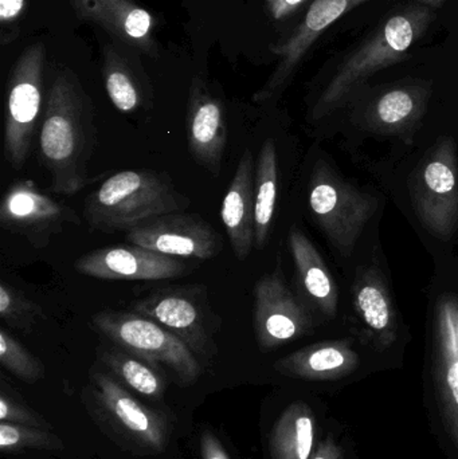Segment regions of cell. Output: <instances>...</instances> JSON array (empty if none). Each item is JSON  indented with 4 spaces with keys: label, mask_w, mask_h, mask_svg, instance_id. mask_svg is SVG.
<instances>
[{
    "label": "cell",
    "mask_w": 458,
    "mask_h": 459,
    "mask_svg": "<svg viewBox=\"0 0 458 459\" xmlns=\"http://www.w3.org/2000/svg\"><path fill=\"white\" fill-rule=\"evenodd\" d=\"M96 140L91 99L75 75L62 70L48 91L39 134V158L54 193L75 195L91 183Z\"/></svg>",
    "instance_id": "6da1fadb"
},
{
    "label": "cell",
    "mask_w": 458,
    "mask_h": 459,
    "mask_svg": "<svg viewBox=\"0 0 458 459\" xmlns=\"http://www.w3.org/2000/svg\"><path fill=\"white\" fill-rule=\"evenodd\" d=\"M190 199L180 194L169 175L150 169H126L108 178L89 194L83 220L96 231H131L160 215L180 212Z\"/></svg>",
    "instance_id": "7a4b0ae2"
},
{
    "label": "cell",
    "mask_w": 458,
    "mask_h": 459,
    "mask_svg": "<svg viewBox=\"0 0 458 459\" xmlns=\"http://www.w3.org/2000/svg\"><path fill=\"white\" fill-rule=\"evenodd\" d=\"M425 8H408L390 16L384 26L344 61L311 110L319 121L341 108L366 80L408 56L413 43L429 23Z\"/></svg>",
    "instance_id": "3957f363"
},
{
    "label": "cell",
    "mask_w": 458,
    "mask_h": 459,
    "mask_svg": "<svg viewBox=\"0 0 458 459\" xmlns=\"http://www.w3.org/2000/svg\"><path fill=\"white\" fill-rule=\"evenodd\" d=\"M129 309L169 329L190 348L201 364H210L217 356L215 334L222 320L210 305L206 286L159 288L134 299Z\"/></svg>",
    "instance_id": "277c9868"
},
{
    "label": "cell",
    "mask_w": 458,
    "mask_h": 459,
    "mask_svg": "<svg viewBox=\"0 0 458 459\" xmlns=\"http://www.w3.org/2000/svg\"><path fill=\"white\" fill-rule=\"evenodd\" d=\"M91 325L121 350L152 366L167 367L182 385H194L201 377V361L190 348L145 316L131 310H102L91 317Z\"/></svg>",
    "instance_id": "5b68a950"
},
{
    "label": "cell",
    "mask_w": 458,
    "mask_h": 459,
    "mask_svg": "<svg viewBox=\"0 0 458 459\" xmlns=\"http://www.w3.org/2000/svg\"><path fill=\"white\" fill-rule=\"evenodd\" d=\"M309 210L315 222L341 255H351L378 202L338 177L324 161L315 164L309 179Z\"/></svg>",
    "instance_id": "8992f818"
},
{
    "label": "cell",
    "mask_w": 458,
    "mask_h": 459,
    "mask_svg": "<svg viewBox=\"0 0 458 459\" xmlns=\"http://www.w3.org/2000/svg\"><path fill=\"white\" fill-rule=\"evenodd\" d=\"M414 212L427 231L449 240L458 229V166L454 140L443 139L410 180Z\"/></svg>",
    "instance_id": "52a82bcc"
},
{
    "label": "cell",
    "mask_w": 458,
    "mask_h": 459,
    "mask_svg": "<svg viewBox=\"0 0 458 459\" xmlns=\"http://www.w3.org/2000/svg\"><path fill=\"white\" fill-rule=\"evenodd\" d=\"M45 58L42 43L30 46L19 56L8 81L4 155L13 169H23L37 132L42 109Z\"/></svg>",
    "instance_id": "ba28073f"
},
{
    "label": "cell",
    "mask_w": 458,
    "mask_h": 459,
    "mask_svg": "<svg viewBox=\"0 0 458 459\" xmlns=\"http://www.w3.org/2000/svg\"><path fill=\"white\" fill-rule=\"evenodd\" d=\"M253 326L258 347L266 352L314 329L311 309L303 297L288 286L280 261L255 282Z\"/></svg>",
    "instance_id": "9c48e42d"
},
{
    "label": "cell",
    "mask_w": 458,
    "mask_h": 459,
    "mask_svg": "<svg viewBox=\"0 0 458 459\" xmlns=\"http://www.w3.org/2000/svg\"><path fill=\"white\" fill-rule=\"evenodd\" d=\"M0 225L23 237L34 248H45L67 225H81L69 206L43 194L32 180H19L5 191L0 204Z\"/></svg>",
    "instance_id": "30bf717a"
},
{
    "label": "cell",
    "mask_w": 458,
    "mask_h": 459,
    "mask_svg": "<svg viewBox=\"0 0 458 459\" xmlns=\"http://www.w3.org/2000/svg\"><path fill=\"white\" fill-rule=\"evenodd\" d=\"M91 391L99 410L129 441L150 452L164 450L171 426L163 412L145 406L121 383L101 371L91 375Z\"/></svg>",
    "instance_id": "8fae6325"
},
{
    "label": "cell",
    "mask_w": 458,
    "mask_h": 459,
    "mask_svg": "<svg viewBox=\"0 0 458 459\" xmlns=\"http://www.w3.org/2000/svg\"><path fill=\"white\" fill-rule=\"evenodd\" d=\"M132 245L164 255L207 261L222 251V237L199 215H160L126 232Z\"/></svg>",
    "instance_id": "7c38bea8"
},
{
    "label": "cell",
    "mask_w": 458,
    "mask_h": 459,
    "mask_svg": "<svg viewBox=\"0 0 458 459\" xmlns=\"http://www.w3.org/2000/svg\"><path fill=\"white\" fill-rule=\"evenodd\" d=\"M366 2L368 0H315L293 34L284 43L272 48L280 56L279 65L265 85L253 96V101L261 107L276 102L315 40L344 13Z\"/></svg>",
    "instance_id": "4fadbf2b"
},
{
    "label": "cell",
    "mask_w": 458,
    "mask_h": 459,
    "mask_svg": "<svg viewBox=\"0 0 458 459\" xmlns=\"http://www.w3.org/2000/svg\"><path fill=\"white\" fill-rule=\"evenodd\" d=\"M74 269L86 277L112 281H164L187 274V264L142 246L97 248L75 261Z\"/></svg>",
    "instance_id": "5bb4252c"
},
{
    "label": "cell",
    "mask_w": 458,
    "mask_h": 459,
    "mask_svg": "<svg viewBox=\"0 0 458 459\" xmlns=\"http://www.w3.org/2000/svg\"><path fill=\"white\" fill-rule=\"evenodd\" d=\"M186 126L194 160L212 177H220L228 147L226 109L201 77L194 78L191 83Z\"/></svg>",
    "instance_id": "9a60e30c"
},
{
    "label": "cell",
    "mask_w": 458,
    "mask_h": 459,
    "mask_svg": "<svg viewBox=\"0 0 458 459\" xmlns=\"http://www.w3.org/2000/svg\"><path fill=\"white\" fill-rule=\"evenodd\" d=\"M70 4L82 21L99 24L116 39L147 56H159L155 19L134 0H70Z\"/></svg>",
    "instance_id": "2e32d148"
},
{
    "label": "cell",
    "mask_w": 458,
    "mask_h": 459,
    "mask_svg": "<svg viewBox=\"0 0 458 459\" xmlns=\"http://www.w3.org/2000/svg\"><path fill=\"white\" fill-rule=\"evenodd\" d=\"M433 353L438 390L458 442V297L444 293L433 316Z\"/></svg>",
    "instance_id": "e0dca14e"
},
{
    "label": "cell",
    "mask_w": 458,
    "mask_h": 459,
    "mask_svg": "<svg viewBox=\"0 0 458 459\" xmlns=\"http://www.w3.org/2000/svg\"><path fill=\"white\" fill-rule=\"evenodd\" d=\"M255 159L246 148L220 207V220L234 255L241 262L255 247Z\"/></svg>",
    "instance_id": "ac0fdd59"
},
{
    "label": "cell",
    "mask_w": 458,
    "mask_h": 459,
    "mask_svg": "<svg viewBox=\"0 0 458 459\" xmlns=\"http://www.w3.org/2000/svg\"><path fill=\"white\" fill-rule=\"evenodd\" d=\"M288 240L304 301L325 318L335 317L339 290L324 259L300 229H290Z\"/></svg>",
    "instance_id": "d6986e66"
},
{
    "label": "cell",
    "mask_w": 458,
    "mask_h": 459,
    "mask_svg": "<svg viewBox=\"0 0 458 459\" xmlns=\"http://www.w3.org/2000/svg\"><path fill=\"white\" fill-rule=\"evenodd\" d=\"M354 307L358 320L371 339L387 347L397 339V313L386 282L374 267L358 273L354 283Z\"/></svg>",
    "instance_id": "ffe728a7"
},
{
    "label": "cell",
    "mask_w": 458,
    "mask_h": 459,
    "mask_svg": "<svg viewBox=\"0 0 458 459\" xmlns=\"http://www.w3.org/2000/svg\"><path fill=\"white\" fill-rule=\"evenodd\" d=\"M102 75L105 91L118 112L134 113L152 101L150 85L113 46L105 48Z\"/></svg>",
    "instance_id": "44dd1931"
},
{
    "label": "cell",
    "mask_w": 458,
    "mask_h": 459,
    "mask_svg": "<svg viewBox=\"0 0 458 459\" xmlns=\"http://www.w3.org/2000/svg\"><path fill=\"white\" fill-rule=\"evenodd\" d=\"M279 193L276 143L266 139L260 150L255 175V247L264 250L271 237Z\"/></svg>",
    "instance_id": "7402d4cb"
},
{
    "label": "cell",
    "mask_w": 458,
    "mask_h": 459,
    "mask_svg": "<svg viewBox=\"0 0 458 459\" xmlns=\"http://www.w3.org/2000/svg\"><path fill=\"white\" fill-rule=\"evenodd\" d=\"M357 363L354 351L344 342H322L303 348L274 364L280 374L298 377H325L347 371Z\"/></svg>",
    "instance_id": "603a6c76"
},
{
    "label": "cell",
    "mask_w": 458,
    "mask_h": 459,
    "mask_svg": "<svg viewBox=\"0 0 458 459\" xmlns=\"http://www.w3.org/2000/svg\"><path fill=\"white\" fill-rule=\"evenodd\" d=\"M315 444V422L308 406L292 404L277 420L272 433L273 459H311Z\"/></svg>",
    "instance_id": "cb8c5ba5"
},
{
    "label": "cell",
    "mask_w": 458,
    "mask_h": 459,
    "mask_svg": "<svg viewBox=\"0 0 458 459\" xmlns=\"http://www.w3.org/2000/svg\"><path fill=\"white\" fill-rule=\"evenodd\" d=\"M99 360L120 380L121 385L139 395L160 401L166 391V380L158 367L124 350H104Z\"/></svg>",
    "instance_id": "d4e9b609"
},
{
    "label": "cell",
    "mask_w": 458,
    "mask_h": 459,
    "mask_svg": "<svg viewBox=\"0 0 458 459\" xmlns=\"http://www.w3.org/2000/svg\"><path fill=\"white\" fill-rule=\"evenodd\" d=\"M422 97L410 88H397L386 91L376 100L374 120L382 128L401 129L419 116Z\"/></svg>",
    "instance_id": "484cf974"
},
{
    "label": "cell",
    "mask_w": 458,
    "mask_h": 459,
    "mask_svg": "<svg viewBox=\"0 0 458 459\" xmlns=\"http://www.w3.org/2000/svg\"><path fill=\"white\" fill-rule=\"evenodd\" d=\"M0 317L10 328L30 333L43 318V309L23 291L10 283L0 282Z\"/></svg>",
    "instance_id": "4316f807"
},
{
    "label": "cell",
    "mask_w": 458,
    "mask_h": 459,
    "mask_svg": "<svg viewBox=\"0 0 458 459\" xmlns=\"http://www.w3.org/2000/svg\"><path fill=\"white\" fill-rule=\"evenodd\" d=\"M0 364L13 377L26 383H37L45 377L42 361L4 328L0 331Z\"/></svg>",
    "instance_id": "83f0119b"
},
{
    "label": "cell",
    "mask_w": 458,
    "mask_h": 459,
    "mask_svg": "<svg viewBox=\"0 0 458 459\" xmlns=\"http://www.w3.org/2000/svg\"><path fill=\"white\" fill-rule=\"evenodd\" d=\"M59 437L43 429L27 428L15 423H0V449L3 453H19L26 449L61 450Z\"/></svg>",
    "instance_id": "f1b7e54d"
},
{
    "label": "cell",
    "mask_w": 458,
    "mask_h": 459,
    "mask_svg": "<svg viewBox=\"0 0 458 459\" xmlns=\"http://www.w3.org/2000/svg\"><path fill=\"white\" fill-rule=\"evenodd\" d=\"M0 420L27 426V428L43 429V430L51 429L46 420H43L34 410L27 407L18 396L13 395L5 388H3L2 395H0Z\"/></svg>",
    "instance_id": "f546056e"
},
{
    "label": "cell",
    "mask_w": 458,
    "mask_h": 459,
    "mask_svg": "<svg viewBox=\"0 0 458 459\" xmlns=\"http://www.w3.org/2000/svg\"><path fill=\"white\" fill-rule=\"evenodd\" d=\"M26 0H0V40L8 45L19 35V22L22 21Z\"/></svg>",
    "instance_id": "4dcf8cb0"
},
{
    "label": "cell",
    "mask_w": 458,
    "mask_h": 459,
    "mask_svg": "<svg viewBox=\"0 0 458 459\" xmlns=\"http://www.w3.org/2000/svg\"><path fill=\"white\" fill-rule=\"evenodd\" d=\"M307 0H265L266 13L273 21H284L300 10Z\"/></svg>",
    "instance_id": "1f68e13d"
},
{
    "label": "cell",
    "mask_w": 458,
    "mask_h": 459,
    "mask_svg": "<svg viewBox=\"0 0 458 459\" xmlns=\"http://www.w3.org/2000/svg\"><path fill=\"white\" fill-rule=\"evenodd\" d=\"M201 453L203 459H230L225 447L212 431H203L202 434Z\"/></svg>",
    "instance_id": "d6a6232c"
},
{
    "label": "cell",
    "mask_w": 458,
    "mask_h": 459,
    "mask_svg": "<svg viewBox=\"0 0 458 459\" xmlns=\"http://www.w3.org/2000/svg\"><path fill=\"white\" fill-rule=\"evenodd\" d=\"M333 447L330 444H324L320 446L319 452L311 459H333Z\"/></svg>",
    "instance_id": "836d02e7"
},
{
    "label": "cell",
    "mask_w": 458,
    "mask_h": 459,
    "mask_svg": "<svg viewBox=\"0 0 458 459\" xmlns=\"http://www.w3.org/2000/svg\"><path fill=\"white\" fill-rule=\"evenodd\" d=\"M421 2L428 3L429 5H433V7H440L443 4L444 0H421Z\"/></svg>",
    "instance_id": "e575fe53"
}]
</instances>
